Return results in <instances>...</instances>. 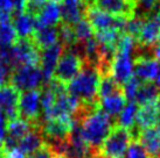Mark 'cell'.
Returning a JSON list of instances; mask_svg holds the SVG:
<instances>
[{
    "label": "cell",
    "instance_id": "1",
    "mask_svg": "<svg viewBox=\"0 0 160 158\" xmlns=\"http://www.w3.org/2000/svg\"><path fill=\"white\" fill-rule=\"evenodd\" d=\"M82 136L89 145L91 152L97 154L104 141L115 126L111 116L103 112L101 106L88 112L80 120Z\"/></svg>",
    "mask_w": 160,
    "mask_h": 158
},
{
    "label": "cell",
    "instance_id": "2",
    "mask_svg": "<svg viewBox=\"0 0 160 158\" xmlns=\"http://www.w3.org/2000/svg\"><path fill=\"white\" fill-rule=\"evenodd\" d=\"M99 81L101 73L97 67L85 63L82 71L68 84V92L74 95L82 105H97L99 104Z\"/></svg>",
    "mask_w": 160,
    "mask_h": 158
},
{
    "label": "cell",
    "instance_id": "3",
    "mask_svg": "<svg viewBox=\"0 0 160 158\" xmlns=\"http://www.w3.org/2000/svg\"><path fill=\"white\" fill-rule=\"evenodd\" d=\"M131 130L115 123L107 140L104 141L98 155L101 158H124L131 142L133 141Z\"/></svg>",
    "mask_w": 160,
    "mask_h": 158
},
{
    "label": "cell",
    "instance_id": "4",
    "mask_svg": "<svg viewBox=\"0 0 160 158\" xmlns=\"http://www.w3.org/2000/svg\"><path fill=\"white\" fill-rule=\"evenodd\" d=\"M75 121L71 116H58L40 123L41 134L46 143L56 148L69 138Z\"/></svg>",
    "mask_w": 160,
    "mask_h": 158
},
{
    "label": "cell",
    "instance_id": "5",
    "mask_svg": "<svg viewBox=\"0 0 160 158\" xmlns=\"http://www.w3.org/2000/svg\"><path fill=\"white\" fill-rule=\"evenodd\" d=\"M84 65V58L81 56L80 53L74 47L64 48L58 66L55 69L53 78L68 86V84L80 73Z\"/></svg>",
    "mask_w": 160,
    "mask_h": 158
},
{
    "label": "cell",
    "instance_id": "6",
    "mask_svg": "<svg viewBox=\"0 0 160 158\" xmlns=\"http://www.w3.org/2000/svg\"><path fill=\"white\" fill-rule=\"evenodd\" d=\"M9 83L20 92L41 90L45 86V79L40 65H22L14 69L11 73Z\"/></svg>",
    "mask_w": 160,
    "mask_h": 158
},
{
    "label": "cell",
    "instance_id": "7",
    "mask_svg": "<svg viewBox=\"0 0 160 158\" xmlns=\"http://www.w3.org/2000/svg\"><path fill=\"white\" fill-rule=\"evenodd\" d=\"M87 19L89 20L91 26L96 31L107 30V29H117L124 34V29L126 26V22L129 19L116 16L112 14H109L107 12H103L96 7H91L87 11Z\"/></svg>",
    "mask_w": 160,
    "mask_h": 158
},
{
    "label": "cell",
    "instance_id": "8",
    "mask_svg": "<svg viewBox=\"0 0 160 158\" xmlns=\"http://www.w3.org/2000/svg\"><path fill=\"white\" fill-rule=\"evenodd\" d=\"M12 49L15 69L22 65H40L41 50L32 39H19Z\"/></svg>",
    "mask_w": 160,
    "mask_h": 158
},
{
    "label": "cell",
    "instance_id": "9",
    "mask_svg": "<svg viewBox=\"0 0 160 158\" xmlns=\"http://www.w3.org/2000/svg\"><path fill=\"white\" fill-rule=\"evenodd\" d=\"M20 118L34 124L41 122V90H33L21 93L19 102Z\"/></svg>",
    "mask_w": 160,
    "mask_h": 158
},
{
    "label": "cell",
    "instance_id": "10",
    "mask_svg": "<svg viewBox=\"0 0 160 158\" xmlns=\"http://www.w3.org/2000/svg\"><path fill=\"white\" fill-rule=\"evenodd\" d=\"M89 6L96 7L109 14L131 19L134 15V0H89Z\"/></svg>",
    "mask_w": 160,
    "mask_h": 158
},
{
    "label": "cell",
    "instance_id": "11",
    "mask_svg": "<svg viewBox=\"0 0 160 158\" xmlns=\"http://www.w3.org/2000/svg\"><path fill=\"white\" fill-rule=\"evenodd\" d=\"M20 97L21 92L11 83L0 87V109L5 113L8 122L20 118L19 114Z\"/></svg>",
    "mask_w": 160,
    "mask_h": 158
},
{
    "label": "cell",
    "instance_id": "12",
    "mask_svg": "<svg viewBox=\"0 0 160 158\" xmlns=\"http://www.w3.org/2000/svg\"><path fill=\"white\" fill-rule=\"evenodd\" d=\"M157 126H160V98L151 104L140 106V108L138 109L136 129L134 132H132L133 137L137 138L138 132L142 129Z\"/></svg>",
    "mask_w": 160,
    "mask_h": 158
},
{
    "label": "cell",
    "instance_id": "13",
    "mask_svg": "<svg viewBox=\"0 0 160 158\" xmlns=\"http://www.w3.org/2000/svg\"><path fill=\"white\" fill-rule=\"evenodd\" d=\"M36 127H40V124H34L22 118H18L13 121H9L7 124L6 138L4 141V148L9 149V148L17 146L19 142Z\"/></svg>",
    "mask_w": 160,
    "mask_h": 158
},
{
    "label": "cell",
    "instance_id": "14",
    "mask_svg": "<svg viewBox=\"0 0 160 158\" xmlns=\"http://www.w3.org/2000/svg\"><path fill=\"white\" fill-rule=\"evenodd\" d=\"M60 7L62 23L75 26L81 20L87 18L89 4L88 0H63Z\"/></svg>",
    "mask_w": 160,
    "mask_h": 158
},
{
    "label": "cell",
    "instance_id": "15",
    "mask_svg": "<svg viewBox=\"0 0 160 158\" xmlns=\"http://www.w3.org/2000/svg\"><path fill=\"white\" fill-rule=\"evenodd\" d=\"M160 62L154 56L137 55L133 59V73L140 81H154Z\"/></svg>",
    "mask_w": 160,
    "mask_h": 158
},
{
    "label": "cell",
    "instance_id": "16",
    "mask_svg": "<svg viewBox=\"0 0 160 158\" xmlns=\"http://www.w3.org/2000/svg\"><path fill=\"white\" fill-rule=\"evenodd\" d=\"M63 49H64L63 44L61 42H58V43L54 44L53 47L41 51L40 66L42 75H43V79H45V85L53 78L55 69H56L60 57L63 53Z\"/></svg>",
    "mask_w": 160,
    "mask_h": 158
},
{
    "label": "cell",
    "instance_id": "17",
    "mask_svg": "<svg viewBox=\"0 0 160 158\" xmlns=\"http://www.w3.org/2000/svg\"><path fill=\"white\" fill-rule=\"evenodd\" d=\"M111 75L120 85H124L133 77V61L131 58V53L122 51L116 53L111 66Z\"/></svg>",
    "mask_w": 160,
    "mask_h": 158
},
{
    "label": "cell",
    "instance_id": "18",
    "mask_svg": "<svg viewBox=\"0 0 160 158\" xmlns=\"http://www.w3.org/2000/svg\"><path fill=\"white\" fill-rule=\"evenodd\" d=\"M137 140L144 146L151 158H159L160 156V126L142 129L138 132Z\"/></svg>",
    "mask_w": 160,
    "mask_h": 158
},
{
    "label": "cell",
    "instance_id": "19",
    "mask_svg": "<svg viewBox=\"0 0 160 158\" xmlns=\"http://www.w3.org/2000/svg\"><path fill=\"white\" fill-rule=\"evenodd\" d=\"M33 42L41 51L60 42L58 27H39L32 36Z\"/></svg>",
    "mask_w": 160,
    "mask_h": 158
},
{
    "label": "cell",
    "instance_id": "20",
    "mask_svg": "<svg viewBox=\"0 0 160 158\" xmlns=\"http://www.w3.org/2000/svg\"><path fill=\"white\" fill-rule=\"evenodd\" d=\"M36 28L39 27H56L58 26L61 20V7L58 4L49 1L41 12L35 16Z\"/></svg>",
    "mask_w": 160,
    "mask_h": 158
},
{
    "label": "cell",
    "instance_id": "21",
    "mask_svg": "<svg viewBox=\"0 0 160 158\" xmlns=\"http://www.w3.org/2000/svg\"><path fill=\"white\" fill-rule=\"evenodd\" d=\"M13 25L20 39H32L36 30V19L34 15L23 12L17 13L13 18Z\"/></svg>",
    "mask_w": 160,
    "mask_h": 158
},
{
    "label": "cell",
    "instance_id": "22",
    "mask_svg": "<svg viewBox=\"0 0 160 158\" xmlns=\"http://www.w3.org/2000/svg\"><path fill=\"white\" fill-rule=\"evenodd\" d=\"M43 143H45V140H43V136L41 134L40 127H36L28 135L23 137L22 140L18 143L17 146L22 154H25L28 157V156L33 155L35 151L40 149L43 145Z\"/></svg>",
    "mask_w": 160,
    "mask_h": 158
},
{
    "label": "cell",
    "instance_id": "23",
    "mask_svg": "<svg viewBox=\"0 0 160 158\" xmlns=\"http://www.w3.org/2000/svg\"><path fill=\"white\" fill-rule=\"evenodd\" d=\"M126 100L128 99L125 97L124 92H119L111 97L99 99V104H101V108L103 112H105L111 118H115L117 115H119L122 110L124 109V107L128 104Z\"/></svg>",
    "mask_w": 160,
    "mask_h": 158
},
{
    "label": "cell",
    "instance_id": "24",
    "mask_svg": "<svg viewBox=\"0 0 160 158\" xmlns=\"http://www.w3.org/2000/svg\"><path fill=\"white\" fill-rule=\"evenodd\" d=\"M160 98V87L154 81H142L134 101L138 106H144L158 100Z\"/></svg>",
    "mask_w": 160,
    "mask_h": 158
},
{
    "label": "cell",
    "instance_id": "25",
    "mask_svg": "<svg viewBox=\"0 0 160 158\" xmlns=\"http://www.w3.org/2000/svg\"><path fill=\"white\" fill-rule=\"evenodd\" d=\"M138 109H139V107L136 101H129L124 107V109L122 110V113L118 115V118H117L118 121L116 123L133 132L136 129Z\"/></svg>",
    "mask_w": 160,
    "mask_h": 158
},
{
    "label": "cell",
    "instance_id": "26",
    "mask_svg": "<svg viewBox=\"0 0 160 158\" xmlns=\"http://www.w3.org/2000/svg\"><path fill=\"white\" fill-rule=\"evenodd\" d=\"M119 92H124L123 85H120L112 75H104L101 76L99 87H98V97L99 99L111 97L113 94H117Z\"/></svg>",
    "mask_w": 160,
    "mask_h": 158
},
{
    "label": "cell",
    "instance_id": "27",
    "mask_svg": "<svg viewBox=\"0 0 160 158\" xmlns=\"http://www.w3.org/2000/svg\"><path fill=\"white\" fill-rule=\"evenodd\" d=\"M19 39L13 22L11 20L0 21V47H13Z\"/></svg>",
    "mask_w": 160,
    "mask_h": 158
},
{
    "label": "cell",
    "instance_id": "28",
    "mask_svg": "<svg viewBox=\"0 0 160 158\" xmlns=\"http://www.w3.org/2000/svg\"><path fill=\"white\" fill-rule=\"evenodd\" d=\"M160 9V0H136L134 15L142 19H148L158 13Z\"/></svg>",
    "mask_w": 160,
    "mask_h": 158
},
{
    "label": "cell",
    "instance_id": "29",
    "mask_svg": "<svg viewBox=\"0 0 160 158\" xmlns=\"http://www.w3.org/2000/svg\"><path fill=\"white\" fill-rule=\"evenodd\" d=\"M74 27V31H75L76 39L78 43H84L90 39L95 37V29L91 26L88 19H83L81 20L78 23H76Z\"/></svg>",
    "mask_w": 160,
    "mask_h": 158
},
{
    "label": "cell",
    "instance_id": "30",
    "mask_svg": "<svg viewBox=\"0 0 160 158\" xmlns=\"http://www.w3.org/2000/svg\"><path fill=\"white\" fill-rule=\"evenodd\" d=\"M144 23H145V19H142V18H139V16L133 15L132 18L129 19L128 22H126L124 34L131 36V37H133V39L137 41L139 35H140V33H142Z\"/></svg>",
    "mask_w": 160,
    "mask_h": 158
},
{
    "label": "cell",
    "instance_id": "31",
    "mask_svg": "<svg viewBox=\"0 0 160 158\" xmlns=\"http://www.w3.org/2000/svg\"><path fill=\"white\" fill-rule=\"evenodd\" d=\"M124 158H151L144 149V146L140 144V142L137 138H133L130 146L128 148V151L125 154Z\"/></svg>",
    "mask_w": 160,
    "mask_h": 158
},
{
    "label": "cell",
    "instance_id": "32",
    "mask_svg": "<svg viewBox=\"0 0 160 158\" xmlns=\"http://www.w3.org/2000/svg\"><path fill=\"white\" fill-rule=\"evenodd\" d=\"M140 84H142V81H140L136 76H133L132 78H130L129 80L123 85V87H124V94L129 101H134Z\"/></svg>",
    "mask_w": 160,
    "mask_h": 158
},
{
    "label": "cell",
    "instance_id": "33",
    "mask_svg": "<svg viewBox=\"0 0 160 158\" xmlns=\"http://www.w3.org/2000/svg\"><path fill=\"white\" fill-rule=\"evenodd\" d=\"M48 2L49 0H28L26 12L32 14V15H34V16H36L41 12V9L43 8Z\"/></svg>",
    "mask_w": 160,
    "mask_h": 158
},
{
    "label": "cell",
    "instance_id": "34",
    "mask_svg": "<svg viewBox=\"0 0 160 158\" xmlns=\"http://www.w3.org/2000/svg\"><path fill=\"white\" fill-rule=\"evenodd\" d=\"M11 73H12V71L9 70L7 66H5L4 64L0 63V87H2L6 84L9 83Z\"/></svg>",
    "mask_w": 160,
    "mask_h": 158
},
{
    "label": "cell",
    "instance_id": "35",
    "mask_svg": "<svg viewBox=\"0 0 160 158\" xmlns=\"http://www.w3.org/2000/svg\"><path fill=\"white\" fill-rule=\"evenodd\" d=\"M7 124H8V120H7L4 112L0 109V141H4L6 138Z\"/></svg>",
    "mask_w": 160,
    "mask_h": 158
},
{
    "label": "cell",
    "instance_id": "36",
    "mask_svg": "<svg viewBox=\"0 0 160 158\" xmlns=\"http://www.w3.org/2000/svg\"><path fill=\"white\" fill-rule=\"evenodd\" d=\"M27 2L28 0H12V4H13L14 13H23L26 12Z\"/></svg>",
    "mask_w": 160,
    "mask_h": 158
},
{
    "label": "cell",
    "instance_id": "37",
    "mask_svg": "<svg viewBox=\"0 0 160 158\" xmlns=\"http://www.w3.org/2000/svg\"><path fill=\"white\" fill-rule=\"evenodd\" d=\"M153 56L160 62V43H158L156 47L153 48Z\"/></svg>",
    "mask_w": 160,
    "mask_h": 158
},
{
    "label": "cell",
    "instance_id": "38",
    "mask_svg": "<svg viewBox=\"0 0 160 158\" xmlns=\"http://www.w3.org/2000/svg\"><path fill=\"white\" fill-rule=\"evenodd\" d=\"M4 155V141H0V158H2Z\"/></svg>",
    "mask_w": 160,
    "mask_h": 158
},
{
    "label": "cell",
    "instance_id": "39",
    "mask_svg": "<svg viewBox=\"0 0 160 158\" xmlns=\"http://www.w3.org/2000/svg\"><path fill=\"white\" fill-rule=\"evenodd\" d=\"M49 1H52V2H55V4H60V2L62 4L63 0H49Z\"/></svg>",
    "mask_w": 160,
    "mask_h": 158
},
{
    "label": "cell",
    "instance_id": "40",
    "mask_svg": "<svg viewBox=\"0 0 160 158\" xmlns=\"http://www.w3.org/2000/svg\"><path fill=\"white\" fill-rule=\"evenodd\" d=\"M54 158H63V157H60V156H55Z\"/></svg>",
    "mask_w": 160,
    "mask_h": 158
},
{
    "label": "cell",
    "instance_id": "41",
    "mask_svg": "<svg viewBox=\"0 0 160 158\" xmlns=\"http://www.w3.org/2000/svg\"><path fill=\"white\" fill-rule=\"evenodd\" d=\"M159 43H160V37H159Z\"/></svg>",
    "mask_w": 160,
    "mask_h": 158
},
{
    "label": "cell",
    "instance_id": "42",
    "mask_svg": "<svg viewBox=\"0 0 160 158\" xmlns=\"http://www.w3.org/2000/svg\"><path fill=\"white\" fill-rule=\"evenodd\" d=\"M159 158H160V156H159Z\"/></svg>",
    "mask_w": 160,
    "mask_h": 158
}]
</instances>
